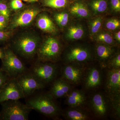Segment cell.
Wrapping results in <instances>:
<instances>
[{
	"instance_id": "obj_1",
	"label": "cell",
	"mask_w": 120,
	"mask_h": 120,
	"mask_svg": "<svg viewBox=\"0 0 120 120\" xmlns=\"http://www.w3.org/2000/svg\"><path fill=\"white\" fill-rule=\"evenodd\" d=\"M54 99L49 93L41 94L28 99L26 104L31 109L51 118H56L60 115V107Z\"/></svg>"
},
{
	"instance_id": "obj_2",
	"label": "cell",
	"mask_w": 120,
	"mask_h": 120,
	"mask_svg": "<svg viewBox=\"0 0 120 120\" xmlns=\"http://www.w3.org/2000/svg\"><path fill=\"white\" fill-rule=\"evenodd\" d=\"M19 100H9L1 103L0 120H27L32 109Z\"/></svg>"
},
{
	"instance_id": "obj_3",
	"label": "cell",
	"mask_w": 120,
	"mask_h": 120,
	"mask_svg": "<svg viewBox=\"0 0 120 120\" xmlns=\"http://www.w3.org/2000/svg\"><path fill=\"white\" fill-rule=\"evenodd\" d=\"M1 60L0 69L10 78H17L29 71L13 50L9 48L4 50V56Z\"/></svg>"
},
{
	"instance_id": "obj_4",
	"label": "cell",
	"mask_w": 120,
	"mask_h": 120,
	"mask_svg": "<svg viewBox=\"0 0 120 120\" xmlns=\"http://www.w3.org/2000/svg\"><path fill=\"white\" fill-rule=\"evenodd\" d=\"M61 51V45L59 41L50 37L40 43L37 54L39 61L54 62L59 58Z\"/></svg>"
},
{
	"instance_id": "obj_5",
	"label": "cell",
	"mask_w": 120,
	"mask_h": 120,
	"mask_svg": "<svg viewBox=\"0 0 120 120\" xmlns=\"http://www.w3.org/2000/svg\"><path fill=\"white\" fill-rule=\"evenodd\" d=\"M40 41L38 37L31 34H26L17 39L13 45L16 52L24 58L34 57L37 54L40 45Z\"/></svg>"
},
{
	"instance_id": "obj_6",
	"label": "cell",
	"mask_w": 120,
	"mask_h": 120,
	"mask_svg": "<svg viewBox=\"0 0 120 120\" xmlns=\"http://www.w3.org/2000/svg\"><path fill=\"white\" fill-rule=\"evenodd\" d=\"M54 62L39 61L35 64L30 71L45 85L56 79L58 66Z\"/></svg>"
},
{
	"instance_id": "obj_7",
	"label": "cell",
	"mask_w": 120,
	"mask_h": 120,
	"mask_svg": "<svg viewBox=\"0 0 120 120\" xmlns=\"http://www.w3.org/2000/svg\"><path fill=\"white\" fill-rule=\"evenodd\" d=\"M24 98L16 78H10L0 90V104L9 100H19Z\"/></svg>"
},
{
	"instance_id": "obj_8",
	"label": "cell",
	"mask_w": 120,
	"mask_h": 120,
	"mask_svg": "<svg viewBox=\"0 0 120 120\" xmlns=\"http://www.w3.org/2000/svg\"><path fill=\"white\" fill-rule=\"evenodd\" d=\"M16 79L22 87L25 98L29 97L38 90L43 89L45 86L30 71L20 75Z\"/></svg>"
},
{
	"instance_id": "obj_9",
	"label": "cell",
	"mask_w": 120,
	"mask_h": 120,
	"mask_svg": "<svg viewBox=\"0 0 120 120\" xmlns=\"http://www.w3.org/2000/svg\"><path fill=\"white\" fill-rule=\"evenodd\" d=\"M85 68L82 65L65 64L61 69V78L71 85H76L82 82Z\"/></svg>"
},
{
	"instance_id": "obj_10",
	"label": "cell",
	"mask_w": 120,
	"mask_h": 120,
	"mask_svg": "<svg viewBox=\"0 0 120 120\" xmlns=\"http://www.w3.org/2000/svg\"><path fill=\"white\" fill-rule=\"evenodd\" d=\"M91 109L98 118L105 117L110 112L109 101L107 95L98 92L94 94L90 99Z\"/></svg>"
},
{
	"instance_id": "obj_11",
	"label": "cell",
	"mask_w": 120,
	"mask_h": 120,
	"mask_svg": "<svg viewBox=\"0 0 120 120\" xmlns=\"http://www.w3.org/2000/svg\"><path fill=\"white\" fill-rule=\"evenodd\" d=\"M91 54L88 48L82 46L71 47L65 55V64L82 65L91 58Z\"/></svg>"
},
{
	"instance_id": "obj_12",
	"label": "cell",
	"mask_w": 120,
	"mask_h": 120,
	"mask_svg": "<svg viewBox=\"0 0 120 120\" xmlns=\"http://www.w3.org/2000/svg\"><path fill=\"white\" fill-rule=\"evenodd\" d=\"M40 12L38 8L33 7L23 10L13 18L11 24V28H16L30 25Z\"/></svg>"
},
{
	"instance_id": "obj_13",
	"label": "cell",
	"mask_w": 120,
	"mask_h": 120,
	"mask_svg": "<svg viewBox=\"0 0 120 120\" xmlns=\"http://www.w3.org/2000/svg\"><path fill=\"white\" fill-rule=\"evenodd\" d=\"M100 68L92 67L84 72L83 79L84 87L86 90H92L99 87L102 82V73Z\"/></svg>"
},
{
	"instance_id": "obj_14",
	"label": "cell",
	"mask_w": 120,
	"mask_h": 120,
	"mask_svg": "<svg viewBox=\"0 0 120 120\" xmlns=\"http://www.w3.org/2000/svg\"><path fill=\"white\" fill-rule=\"evenodd\" d=\"M105 87L108 96L120 94V68L109 69Z\"/></svg>"
},
{
	"instance_id": "obj_15",
	"label": "cell",
	"mask_w": 120,
	"mask_h": 120,
	"mask_svg": "<svg viewBox=\"0 0 120 120\" xmlns=\"http://www.w3.org/2000/svg\"><path fill=\"white\" fill-rule=\"evenodd\" d=\"M53 82L48 93L54 99L66 97L72 90L71 85L61 77Z\"/></svg>"
},
{
	"instance_id": "obj_16",
	"label": "cell",
	"mask_w": 120,
	"mask_h": 120,
	"mask_svg": "<svg viewBox=\"0 0 120 120\" xmlns=\"http://www.w3.org/2000/svg\"><path fill=\"white\" fill-rule=\"evenodd\" d=\"M63 116L69 120H87L91 118L90 113L83 106L69 107L63 113Z\"/></svg>"
},
{
	"instance_id": "obj_17",
	"label": "cell",
	"mask_w": 120,
	"mask_h": 120,
	"mask_svg": "<svg viewBox=\"0 0 120 120\" xmlns=\"http://www.w3.org/2000/svg\"><path fill=\"white\" fill-rule=\"evenodd\" d=\"M65 97V103L69 107L83 106L86 100L85 92L82 90H71Z\"/></svg>"
},
{
	"instance_id": "obj_18",
	"label": "cell",
	"mask_w": 120,
	"mask_h": 120,
	"mask_svg": "<svg viewBox=\"0 0 120 120\" xmlns=\"http://www.w3.org/2000/svg\"><path fill=\"white\" fill-rule=\"evenodd\" d=\"M96 52L101 68H105L109 60L113 56L114 50L109 45H99L96 47Z\"/></svg>"
},
{
	"instance_id": "obj_19",
	"label": "cell",
	"mask_w": 120,
	"mask_h": 120,
	"mask_svg": "<svg viewBox=\"0 0 120 120\" xmlns=\"http://www.w3.org/2000/svg\"><path fill=\"white\" fill-rule=\"evenodd\" d=\"M37 26L41 30L49 33H54L56 28L52 20L47 15L42 14L38 16L37 21Z\"/></svg>"
},
{
	"instance_id": "obj_20",
	"label": "cell",
	"mask_w": 120,
	"mask_h": 120,
	"mask_svg": "<svg viewBox=\"0 0 120 120\" xmlns=\"http://www.w3.org/2000/svg\"><path fill=\"white\" fill-rule=\"evenodd\" d=\"M107 96L109 101L110 111H112L113 116L116 119L119 120L120 117V94Z\"/></svg>"
},
{
	"instance_id": "obj_21",
	"label": "cell",
	"mask_w": 120,
	"mask_h": 120,
	"mask_svg": "<svg viewBox=\"0 0 120 120\" xmlns=\"http://www.w3.org/2000/svg\"><path fill=\"white\" fill-rule=\"evenodd\" d=\"M72 14L79 17H86L89 15V12L87 8L82 3L76 2L70 9Z\"/></svg>"
},
{
	"instance_id": "obj_22",
	"label": "cell",
	"mask_w": 120,
	"mask_h": 120,
	"mask_svg": "<svg viewBox=\"0 0 120 120\" xmlns=\"http://www.w3.org/2000/svg\"><path fill=\"white\" fill-rule=\"evenodd\" d=\"M84 31L80 26H72L69 28L67 33V37L71 40H77L82 38Z\"/></svg>"
},
{
	"instance_id": "obj_23",
	"label": "cell",
	"mask_w": 120,
	"mask_h": 120,
	"mask_svg": "<svg viewBox=\"0 0 120 120\" xmlns=\"http://www.w3.org/2000/svg\"><path fill=\"white\" fill-rule=\"evenodd\" d=\"M90 5L95 13H102L107 9V0H92Z\"/></svg>"
},
{
	"instance_id": "obj_24",
	"label": "cell",
	"mask_w": 120,
	"mask_h": 120,
	"mask_svg": "<svg viewBox=\"0 0 120 120\" xmlns=\"http://www.w3.org/2000/svg\"><path fill=\"white\" fill-rule=\"evenodd\" d=\"M67 1V0H43V3L46 7L58 9L65 7Z\"/></svg>"
},
{
	"instance_id": "obj_25",
	"label": "cell",
	"mask_w": 120,
	"mask_h": 120,
	"mask_svg": "<svg viewBox=\"0 0 120 120\" xmlns=\"http://www.w3.org/2000/svg\"><path fill=\"white\" fill-rule=\"evenodd\" d=\"M54 18L57 23L61 27L65 26L68 22L69 15L67 12L56 13L54 15Z\"/></svg>"
},
{
	"instance_id": "obj_26",
	"label": "cell",
	"mask_w": 120,
	"mask_h": 120,
	"mask_svg": "<svg viewBox=\"0 0 120 120\" xmlns=\"http://www.w3.org/2000/svg\"><path fill=\"white\" fill-rule=\"evenodd\" d=\"M106 68L108 69L120 68V53L113 56L109 60Z\"/></svg>"
},
{
	"instance_id": "obj_27",
	"label": "cell",
	"mask_w": 120,
	"mask_h": 120,
	"mask_svg": "<svg viewBox=\"0 0 120 120\" xmlns=\"http://www.w3.org/2000/svg\"><path fill=\"white\" fill-rule=\"evenodd\" d=\"M97 40L98 41L105 43V45H111L113 43V39L111 35L105 32L99 34L97 37Z\"/></svg>"
},
{
	"instance_id": "obj_28",
	"label": "cell",
	"mask_w": 120,
	"mask_h": 120,
	"mask_svg": "<svg viewBox=\"0 0 120 120\" xmlns=\"http://www.w3.org/2000/svg\"><path fill=\"white\" fill-rule=\"evenodd\" d=\"M0 15L4 16L8 20L10 16V10L5 0L0 1Z\"/></svg>"
},
{
	"instance_id": "obj_29",
	"label": "cell",
	"mask_w": 120,
	"mask_h": 120,
	"mask_svg": "<svg viewBox=\"0 0 120 120\" xmlns=\"http://www.w3.org/2000/svg\"><path fill=\"white\" fill-rule=\"evenodd\" d=\"M102 25V19L98 17L93 20L90 25L91 33L94 34L98 32Z\"/></svg>"
},
{
	"instance_id": "obj_30",
	"label": "cell",
	"mask_w": 120,
	"mask_h": 120,
	"mask_svg": "<svg viewBox=\"0 0 120 120\" xmlns=\"http://www.w3.org/2000/svg\"><path fill=\"white\" fill-rule=\"evenodd\" d=\"M120 20L116 19H112L108 20L106 24V28L109 30H114L120 27Z\"/></svg>"
},
{
	"instance_id": "obj_31",
	"label": "cell",
	"mask_w": 120,
	"mask_h": 120,
	"mask_svg": "<svg viewBox=\"0 0 120 120\" xmlns=\"http://www.w3.org/2000/svg\"><path fill=\"white\" fill-rule=\"evenodd\" d=\"M23 5L22 0H11L9 4L10 7L14 10L20 9L23 7Z\"/></svg>"
},
{
	"instance_id": "obj_32",
	"label": "cell",
	"mask_w": 120,
	"mask_h": 120,
	"mask_svg": "<svg viewBox=\"0 0 120 120\" xmlns=\"http://www.w3.org/2000/svg\"><path fill=\"white\" fill-rule=\"evenodd\" d=\"M10 78L5 72L0 68V90Z\"/></svg>"
},
{
	"instance_id": "obj_33",
	"label": "cell",
	"mask_w": 120,
	"mask_h": 120,
	"mask_svg": "<svg viewBox=\"0 0 120 120\" xmlns=\"http://www.w3.org/2000/svg\"><path fill=\"white\" fill-rule=\"evenodd\" d=\"M112 8L116 12L120 11V0H110Z\"/></svg>"
},
{
	"instance_id": "obj_34",
	"label": "cell",
	"mask_w": 120,
	"mask_h": 120,
	"mask_svg": "<svg viewBox=\"0 0 120 120\" xmlns=\"http://www.w3.org/2000/svg\"><path fill=\"white\" fill-rule=\"evenodd\" d=\"M8 21L6 18L2 15H0V30H4L8 25Z\"/></svg>"
},
{
	"instance_id": "obj_35",
	"label": "cell",
	"mask_w": 120,
	"mask_h": 120,
	"mask_svg": "<svg viewBox=\"0 0 120 120\" xmlns=\"http://www.w3.org/2000/svg\"><path fill=\"white\" fill-rule=\"evenodd\" d=\"M10 32L5 30H0V42L6 41L9 37Z\"/></svg>"
},
{
	"instance_id": "obj_36",
	"label": "cell",
	"mask_w": 120,
	"mask_h": 120,
	"mask_svg": "<svg viewBox=\"0 0 120 120\" xmlns=\"http://www.w3.org/2000/svg\"><path fill=\"white\" fill-rule=\"evenodd\" d=\"M115 38L116 39L117 41L118 42H120V31H119L118 32H117L115 35Z\"/></svg>"
},
{
	"instance_id": "obj_37",
	"label": "cell",
	"mask_w": 120,
	"mask_h": 120,
	"mask_svg": "<svg viewBox=\"0 0 120 120\" xmlns=\"http://www.w3.org/2000/svg\"><path fill=\"white\" fill-rule=\"evenodd\" d=\"M4 56V50H2L0 49V59L2 60Z\"/></svg>"
},
{
	"instance_id": "obj_38",
	"label": "cell",
	"mask_w": 120,
	"mask_h": 120,
	"mask_svg": "<svg viewBox=\"0 0 120 120\" xmlns=\"http://www.w3.org/2000/svg\"><path fill=\"white\" fill-rule=\"evenodd\" d=\"M38 0H29V2H34L37 1Z\"/></svg>"
},
{
	"instance_id": "obj_39",
	"label": "cell",
	"mask_w": 120,
	"mask_h": 120,
	"mask_svg": "<svg viewBox=\"0 0 120 120\" xmlns=\"http://www.w3.org/2000/svg\"><path fill=\"white\" fill-rule=\"evenodd\" d=\"M22 0L24 1H29V0Z\"/></svg>"
},
{
	"instance_id": "obj_40",
	"label": "cell",
	"mask_w": 120,
	"mask_h": 120,
	"mask_svg": "<svg viewBox=\"0 0 120 120\" xmlns=\"http://www.w3.org/2000/svg\"><path fill=\"white\" fill-rule=\"evenodd\" d=\"M2 0H0V1H2Z\"/></svg>"
}]
</instances>
